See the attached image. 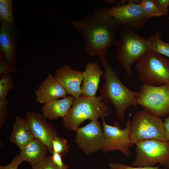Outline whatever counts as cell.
Here are the masks:
<instances>
[{
    "instance_id": "1",
    "label": "cell",
    "mask_w": 169,
    "mask_h": 169,
    "mask_svg": "<svg viewBox=\"0 0 169 169\" xmlns=\"http://www.w3.org/2000/svg\"><path fill=\"white\" fill-rule=\"evenodd\" d=\"M71 24L83 37L85 51L91 57H100L109 47L117 45L121 24L105 7L96 8L81 20L72 21Z\"/></svg>"
},
{
    "instance_id": "2",
    "label": "cell",
    "mask_w": 169,
    "mask_h": 169,
    "mask_svg": "<svg viewBox=\"0 0 169 169\" xmlns=\"http://www.w3.org/2000/svg\"><path fill=\"white\" fill-rule=\"evenodd\" d=\"M100 58L105 69L104 81L100 89V96L104 102L115 108L117 118L123 122L126 110L137 104L139 93L123 84L108 63L105 53Z\"/></svg>"
},
{
    "instance_id": "3",
    "label": "cell",
    "mask_w": 169,
    "mask_h": 169,
    "mask_svg": "<svg viewBox=\"0 0 169 169\" xmlns=\"http://www.w3.org/2000/svg\"><path fill=\"white\" fill-rule=\"evenodd\" d=\"M118 34L116 46L118 60L126 73L132 76L131 65L147 52L153 51V49L148 38L139 35L128 27L121 24Z\"/></svg>"
},
{
    "instance_id": "4",
    "label": "cell",
    "mask_w": 169,
    "mask_h": 169,
    "mask_svg": "<svg viewBox=\"0 0 169 169\" xmlns=\"http://www.w3.org/2000/svg\"><path fill=\"white\" fill-rule=\"evenodd\" d=\"M110 114V108L100 96L89 97L81 95L75 98L63 124L69 131H75L81 124L87 120H98Z\"/></svg>"
},
{
    "instance_id": "5",
    "label": "cell",
    "mask_w": 169,
    "mask_h": 169,
    "mask_svg": "<svg viewBox=\"0 0 169 169\" xmlns=\"http://www.w3.org/2000/svg\"><path fill=\"white\" fill-rule=\"evenodd\" d=\"M130 138L134 145L150 139L167 141L164 122L160 117L143 109L135 113L131 120Z\"/></svg>"
},
{
    "instance_id": "6",
    "label": "cell",
    "mask_w": 169,
    "mask_h": 169,
    "mask_svg": "<svg viewBox=\"0 0 169 169\" xmlns=\"http://www.w3.org/2000/svg\"><path fill=\"white\" fill-rule=\"evenodd\" d=\"M140 79L157 86H169V60L151 51L144 55L136 64Z\"/></svg>"
},
{
    "instance_id": "7",
    "label": "cell",
    "mask_w": 169,
    "mask_h": 169,
    "mask_svg": "<svg viewBox=\"0 0 169 169\" xmlns=\"http://www.w3.org/2000/svg\"><path fill=\"white\" fill-rule=\"evenodd\" d=\"M136 156L132 163L135 167H154L156 164L169 168V142L156 139L136 144Z\"/></svg>"
},
{
    "instance_id": "8",
    "label": "cell",
    "mask_w": 169,
    "mask_h": 169,
    "mask_svg": "<svg viewBox=\"0 0 169 169\" xmlns=\"http://www.w3.org/2000/svg\"><path fill=\"white\" fill-rule=\"evenodd\" d=\"M137 104L161 117L169 115V86L144 82L141 86Z\"/></svg>"
},
{
    "instance_id": "9",
    "label": "cell",
    "mask_w": 169,
    "mask_h": 169,
    "mask_svg": "<svg viewBox=\"0 0 169 169\" xmlns=\"http://www.w3.org/2000/svg\"><path fill=\"white\" fill-rule=\"evenodd\" d=\"M101 119L104 136V145L101 150L102 152L119 151L126 157H129L131 153L130 149L134 145L130 138V119L127 120L125 128L122 129L117 121L111 125L106 123L105 118Z\"/></svg>"
},
{
    "instance_id": "10",
    "label": "cell",
    "mask_w": 169,
    "mask_h": 169,
    "mask_svg": "<svg viewBox=\"0 0 169 169\" xmlns=\"http://www.w3.org/2000/svg\"><path fill=\"white\" fill-rule=\"evenodd\" d=\"M75 142L86 155L101 150L104 143V136L100 122L91 121L76 131Z\"/></svg>"
},
{
    "instance_id": "11",
    "label": "cell",
    "mask_w": 169,
    "mask_h": 169,
    "mask_svg": "<svg viewBox=\"0 0 169 169\" xmlns=\"http://www.w3.org/2000/svg\"><path fill=\"white\" fill-rule=\"evenodd\" d=\"M136 0H129L126 4L112 6L107 10L111 15L120 24L133 29L143 27L148 19L141 7Z\"/></svg>"
},
{
    "instance_id": "12",
    "label": "cell",
    "mask_w": 169,
    "mask_h": 169,
    "mask_svg": "<svg viewBox=\"0 0 169 169\" xmlns=\"http://www.w3.org/2000/svg\"><path fill=\"white\" fill-rule=\"evenodd\" d=\"M25 119L34 137L41 141L52 154L54 152L52 141L57 136L52 124L47 122L43 115L33 111L27 112Z\"/></svg>"
},
{
    "instance_id": "13",
    "label": "cell",
    "mask_w": 169,
    "mask_h": 169,
    "mask_svg": "<svg viewBox=\"0 0 169 169\" xmlns=\"http://www.w3.org/2000/svg\"><path fill=\"white\" fill-rule=\"evenodd\" d=\"M19 31L3 20L0 25V50L5 60L14 66L16 62V49L19 39Z\"/></svg>"
},
{
    "instance_id": "14",
    "label": "cell",
    "mask_w": 169,
    "mask_h": 169,
    "mask_svg": "<svg viewBox=\"0 0 169 169\" xmlns=\"http://www.w3.org/2000/svg\"><path fill=\"white\" fill-rule=\"evenodd\" d=\"M54 76L68 95L75 98L82 95V72L75 70L69 65L66 64L57 69Z\"/></svg>"
},
{
    "instance_id": "15",
    "label": "cell",
    "mask_w": 169,
    "mask_h": 169,
    "mask_svg": "<svg viewBox=\"0 0 169 169\" xmlns=\"http://www.w3.org/2000/svg\"><path fill=\"white\" fill-rule=\"evenodd\" d=\"M34 93L37 102L44 104L64 98L68 95L54 76L51 74H49L41 82Z\"/></svg>"
},
{
    "instance_id": "16",
    "label": "cell",
    "mask_w": 169,
    "mask_h": 169,
    "mask_svg": "<svg viewBox=\"0 0 169 169\" xmlns=\"http://www.w3.org/2000/svg\"><path fill=\"white\" fill-rule=\"evenodd\" d=\"M103 72L97 63L89 62L82 72L83 84L82 95L89 97L95 96L98 89L100 78Z\"/></svg>"
},
{
    "instance_id": "17",
    "label": "cell",
    "mask_w": 169,
    "mask_h": 169,
    "mask_svg": "<svg viewBox=\"0 0 169 169\" xmlns=\"http://www.w3.org/2000/svg\"><path fill=\"white\" fill-rule=\"evenodd\" d=\"M75 98L71 95L49 101L42 106V115L47 120L63 119L68 114L74 101Z\"/></svg>"
},
{
    "instance_id": "18",
    "label": "cell",
    "mask_w": 169,
    "mask_h": 169,
    "mask_svg": "<svg viewBox=\"0 0 169 169\" xmlns=\"http://www.w3.org/2000/svg\"><path fill=\"white\" fill-rule=\"evenodd\" d=\"M34 138L25 119L19 116H16L9 136L10 142L16 145L21 151Z\"/></svg>"
},
{
    "instance_id": "19",
    "label": "cell",
    "mask_w": 169,
    "mask_h": 169,
    "mask_svg": "<svg viewBox=\"0 0 169 169\" xmlns=\"http://www.w3.org/2000/svg\"><path fill=\"white\" fill-rule=\"evenodd\" d=\"M48 152L46 146L34 137L19 154L23 161L28 162L33 167L46 157Z\"/></svg>"
},
{
    "instance_id": "20",
    "label": "cell",
    "mask_w": 169,
    "mask_h": 169,
    "mask_svg": "<svg viewBox=\"0 0 169 169\" xmlns=\"http://www.w3.org/2000/svg\"><path fill=\"white\" fill-rule=\"evenodd\" d=\"M12 0H0V19L16 27L13 10Z\"/></svg>"
},
{
    "instance_id": "21",
    "label": "cell",
    "mask_w": 169,
    "mask_h": 169,
    "mask_svg": "<svg viewBox=\"0 0 169 169\" xmlns=\"http://www.w3.org/2000/svg\"><path fill=\"white\" fill-rule=\"evenodd\" d=\"M148 38L151 42L153 52L165 55L169 58V43L161 39L160 33L156 32L154 35L150 36Z\"/></svg>"
},
{
    "instance_id": "22",
    "label": "cell",
    "mask_w": 169,
    "mask_h": 169,
    "mask_svg": "<svg viewBox=\"0 0 169 169\" xmlns=\"http://www.w3.org/2000/svg\"><path fill=\"white\" fill-rule=\"evenodd\" d=\"M139 4L148 19L163 15L155 0H142Z\"/></svg>"
},
{
    "instance_id": "23",
    "label": "cell",
    "mask_w": 169,
    "mask_h": 169,
    "mask_svg": "<svg viewBox=\"0 0 169 169\" xmlns=\"http://www.w3.org/2000/svg\"><path fill=\"white\" fill-rule=\"evenodd\" d=\"M0 100L6 99L8 93L15 87L11 74L0 75Z\"/></svg>"
},
{
    "instance_id": "24",
    "label": "cell",
    "mask_w": 169,
    "mask_h": 169,
    "mask_svg": "<svg viewBox=\"0 0 169 169\" xmlns=\"http://www.w3.org/2000/svg\"><path fill=\"white\" fill-rule=\"evenodd\" d=\"M54 152L65 156L68 153L70 147L68 145L67 140L58 136L52 141Z\"/></svg>"
},
{
    "instance_id": "25",
    "label": "cell",
    "mask_w": 169,
    "mask_h": 169,
    "mask_svg": "<svg viewBox=\"0 0 169 169\" xmlns=\"http://www.w3.org/2000/svg\"><path fill=\"white\" fill-rule=\"evenodd\" d=\"M14 66L9 64L5 60L3 54L0 52V75L12 73H18Z\"/></svg>"
},
{
    "instance_id": "26",
    "label": "cell",
    "mask_w": 169,
    "mask_h": 169,
    "mask_svg": "<svg viewBox=\"0 0 169 169\" xmlns=\"http://www.w3.org/2000/svg\"><path fill=\"white\" fill-rule=\"evenodd\" d=\"M32 168V169H59L53 162L51 156H47Z\"/></svg>"
},
{
    "instance_id": "27",
    "label": "cell",
    "mask_w": 169,
    "mask_h": 169,
    "mask_svg": "<svg viewBox=\"0 0 169 169\" xmlns=\"http://www.w3.org/2000/svg\"><path fill=\"white\" fill-rule=\"evenodd\" d=\"M8 102L6 99L0 100V128L4 124L8 114Z\"/></svg>"
},
{
    "instance_id": "28",
    "label": "cell",
    "mask_w": 169,
    "mask_h": 169,
    "mask_svg": "<svg viewBox=\"0 0 169 169\" xmlns=\"http://www.w3.org/2000/svg\"><path fill=\"white\" fill-rule=\"evenodd\" d=\"M160 166L151 167H135L133 166L119 163H110L109 166L110 169H160Z\"/></svg>"
},
{
    "instance_id": "29",
    "label": "cell",
    "mask_w": 169,
    "mask_h": 169,
    "mask_svg": "<svg viewBox=\"0 0 169 169\" xmlns=\"http://www.w3.org/2000/svg\"><path fill=\"white\" fill-rule=\"evenodd\" d=\"M23 161L19 153L16 155L12 161L8 165L0 166V169H18L19 165Z\"/></svg>"
},
{
    "instance_id": "30",
    "label": "cell",
    "mask_w": 169,
    "mask_h": 169,
    "mask_svg": "<svg viewBox=\"0 0 169 169\" xmlns=\"http://www.w3.org/2000/svg\"><path fill=\"white\" fill-rule=\"evenodd\" d=\"M62 156L59 153L54 152L51 155V157L53 162L59 169H68V166L64 163Z\"/></svg>"
},
{
    "instance_id": "31",
    "label": "cell",
    "mask_w": 169,
    "mask_h": 169,
    "mask_svg": "<svg viewBox=\"0 0 169 169\" xmlns=\"http://www.w3.org/2000/svg\"><path fill=\"white\" fill-rule=\"evenodd\" d=\"M163 15H167L168 12L169 0H155Z\"/></svg>"
},
{
    "instance_id": "32",
    "label": "cell",
    "mask_w": 169,
    "mask_h": 169,
    "mask_svg": "<svg viewBox=\"0 0 169 169\" xmlns=\"http://www.w3.org/2000/svg\"><path fill=\"white\" fill-rule=\"evenodd\" d=\"M164 124L166 134L167 141L169 142V115L165 117Z\"/></svg>"
},
{
    "instance_id": "33",
    "label": "cell",
    "mask_w": 169,
    "mask_h": 169,
    "mask_svg": "<svg viewBox=\"0 0 169 169\" xmlns=\"http://www.w3.org/2000/svg\"><path fill=\"white\" fill-rule=\"evenodd\" d=\"M117 0H104V1L106 3H111V4H114L115 3L117 2Z\"/></svg>"
},
{
    "instance_id": "34",
    "label": "cell",
    "mask_w": 169,
    "mask_h": 169,
    "mask_svg": "<svg viewBox=\"0 0 169 169\" xmlns=\"http://www.w3.org/2000/svg\"><path fill=\"white\" fill-rule=\"evenodd\" d=\"M167 19L169 20V16L168 17Z\"/></svg>"
}]
</instances>
